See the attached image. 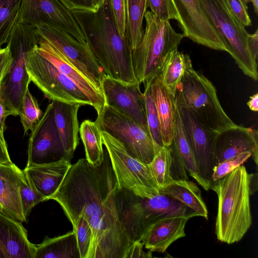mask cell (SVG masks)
<instances>
[{"label":"cell","mask_w":258,"mask_h":258,"mask_svg":"<svg viewBox=\"0 0 258 258\" xmlns=\"http://www.w3.org/2000/svg\"><path fill=\"white\" fill-rule=\"evenodd\" d=\"M117 186L105 147L100 163L93 165L81 158L72 164L61 184L49 199L59 204L71 223L81 217L89 224L93 242L88 258H126L133 243L116 213L115 194Z\"/></svg>","instance_id":"cell-1"},{"label":"cell","mask_w":258,"mask_h":258,"mask_svg":"<svg viewBox=\"0 0 258 258\" xmlns=\"http://www.w3.org/2000/svg\"><path fill=\"white\" fill-rule=\"evenodd\" d=\"M96 59L104 74L128 83L138 82L133 69L132 50L125 37H121L113 16L109 0L95 12L71 10Z\"/></svg>","instance_id":"cell-2"},{"label":"cell","mask_w":258,"mask_h":258,"mask_svg":"<svg viewBox=\"0 0 258 258\" xmlns=\"http://www.w3.org/2000/svg\"><path fill=\"white\" fill-rule=\"evenodd\" d=\"M210 188L218 197L215 234L222 242L239 241L252 224L248 173L240 165L229 173L212 182Z\"/></svg>","instance_id":"cell-3"},{"label":"cell","mask_w":258,"mask_h":258,"mask_svg":"<svg viewBox=\"0 0 258 258\" xmlns=\"http://www.w3.org/2000/svg\"><path fill=\"white\" fill-rule=\"evenodd\" d=\"M115 204L118 219L129 240L140 241L148 228L160 218L195 212L166 195L142 198L124 188L117 187Z\"/></svg>","instance_id":"cell-4"},{"label":"cell","mask_w":258,"mask_h":258,"mask_svg":"<svg viewBox=\"0 0 258 258\" xmlns=\"http://www.w3.org/2000/svg\"><path fill=\"white\" fill-rule=\"evenodd\" d=\"M144 18L145 29L132 56L136 78L145 85L160 74L168 57L177 49L184 35L176 32L169 21L159 19L150 11H146Z\"/></svg>","instance_id":"cell-5"},{"label":"cell","mask_w":258,"mask_h":258,"mask_svg":"<svg viewBox=\"0 0 258 258\" xmlns=\"http://www.w3.org/2000/svg\"><path fill=\"white\" fill-rule=\"evenodd\" d=\"M177 88L186 105L205 127L219 133L236 125L221 105L213 84L194 69L191 59Z\"/></svg>","instance_id":"cell-6"},{"label":"cell","mask_w":258,"mask_h":258,"mask_svg":"<svg viewBox=\"0 0 258 258\" xmlns=\"http://www.w3.org/2000/svg\"><path fill=\"white\" fill-rule=\"evenodd\" d=\"M38 43L35 29L18 22L8 40L13 61L0 90L12 115H18L21 101L31 81L26 69V57Z\"/></svg>","instance_id":"cell-7"},{"label":"cell","mask_w":258,"mask_h":258,"mask_svg":"<svg viewBox=\"0 0 258 258\" xmlns=\"http://www.w3.org/2000/svg\"><path fill=\"white\" fill-rule=\"evenodd\" d=\"M206 15L229 49V53L243 73L257 80V62L247 46L249 33L231 13L223 0H200Z\"/></svg>","instance_id":"cell-8"},{"label":"cell","mask_w":258,"mask_h":258,"mask_svg":"<svg viewBox=\"0 0 258 258\" xmlns=\"http://www.w3.org/2000/svg\"><path fill=\"white\" fill-rule=\"evenodd\" d=\"M100 131L119 141L134 158L150 164L159 149L149 130L106 103L95 121Z\"/></svg>","instance_id":"cell-9"},{"label":"cell","mask_w":258,"mask_h":258,"mask_svg":"<svg viewBox=\"0 0 258 258\" xmlns=\"http://www.w3.org/2000/svg\"><path fill=\"white\" fill-rule=\"evenodd\" d=\"M102 143L107 149L118 182V187L126 189L142 198L159 194V186L150 164L134 158L123 145L105 132L101 131Z\"/></svg>","instance_id":"cell-10"},{"label":"cell","mask_w":258,"mask_h":258,"mask_svg":"<svg viewBox=\"0 0 258 258\" xmlns=\"http://www.w3.org/2000/svg\"><path fill=\"white\" fill-rule=\"evenodd\" d=\"M37 46L26 57V69L31 81L52 100L93 107L85 92L44 57L38 50Z\"/></svg>","instance_id":"cell-11"},{"label":"cell","mask_w":258,"mask_h":258,"mask_svg":"<svg viewBox=\"0 0 258 258\" xmlns=\"http://www.w3.org/2000/svg\"><path fill=\"white\" fill-rule=\"evenodd\" d=\"M35 29L38 38L52 46L69 63L85 76L99 91L103 71L87 43L76 39L65 31L47 26Z\"/></svg>","instance_id":"cell-12"},{"label":"cell","mask_w":258,"mask_h":258,"mask_svg":"<svg viewBox=\"0 0 258 258\" xmlns=\"http://www.w3.org/2000/svg\"><path fill=\"white\" fill-rule=\"evenodd\" d=\"M175 104L183 132L191 148L200 176L210 186L215 167L214 146L218 132L203 125L186 105L177 88Z\"/></svg>","instance_id":"cell-13"},{"label":"cell","mask_w":258,"mask_h":258,"mask_svg":"<svg viewBox=\"0 0 258 258\" xmlns=\"http://www.w3.org/2000/svg\"><path fill=\"white\" fill-rule=\"evenodd\" d=\"M18 22L34 28L42 26L54 27L87 43L71 10L60 0H22Z\"/></svg>","instance_id":"cell-14"},{"label":"cell","mask_w":258,"mask_h":258,"mask_svg":"<svg viewBox=\"0 0 258 258\" xmlns=\"http://www.w3.org/2000/svg\"><path fill=\"white\" fill-rule=\"evenodd\" d=\"M66 158L72 160L64 150L51 103L31 131L26 167L55 162Z\"/></svg>","instance_id":"cell-15"},{"label":"cell","mask_w":258,"mask_h":258,"mask_svg":"<svg viewBox=\"0 0 258 258\" xmlns=\"http://www.w3.org/2000/svg\"><path fill=\"white\" fill-rule=\"evenodd\" d=\"M184 37L208 48L229 52L203 10L200 0H171Z\"/></svg>","instance_id":"cell-16"},{"label":"cell","mask_w":258,"mask_h":258,"mask_svg":"<svg viewBox=\"0 0 258 258\" xmlns=\"http://www.w3.org/2000/svg\"><path fill=\"white\" fill-rule=\"evenodd\" d=\"M140 84L123 82L104 75L101 89L107 105L148 130L145 97Z\"/></svg>","instance_id":"cell-17"},{"label":"cell","mask_w":258,"mask_h":258,"mask_svg":"<svg viewBox=\"0 0 258 258\" xmlns=\"http://www.w3.org/2000/svg\"><path fill=\"white\" fill-rule=\"evenodd\" d=\"M245 152H251V156L257 165V130L236 124L218 133L214 152L215 166Z\"/></svg>","instance_id":"cell-18"},{"label":"cell","mask_w":258,"mask_h":258,"mask_svg":"<svg viewBox=\"0 0 258 258\" xmlns=\"http://www.w3.org/2000/svg\"><path fill=\"white\" fill-rule=\"evenodd\" d=\"M198 216L194 212L160 218L148 228L141 241L146 249L163 253L173 242L186 236L184 228L187 221Z\"/></svg>","instance_id":"cell-19"},{"label":"cell","mask_w":258,"mask_h":258,"mask_svg":"<svg viewBox=\"0 0 258 258\" xmlns=\"http://www.w3.org/2000/svg\"><path fill=\"white\" fill-rule=\"evenodd\" d=\"M35 245L21 222L0 212V258H34Z\"/></svg>","instance_id":"cell-20"},{"label":"cell","mask_w":258,"mask_h":258,"mask_svg":"<svg viewBox=\"0 0 258 258\" xmlns=\"http://www.w3.org/2000/svg\"><path fill=\"white\" fill-rule=\"evenodd\" d=\"M71 160L59 161L29 167L23 172L30 184L46 200L56 191L71 166Z\"/></svg>","instance_id":"cell-21"},{"label":"cell","mask_w":258,"mask_h":258,"mask_svg":"<svg viewBox=\"0 0 258 258\" xmlns=\"http://www.w3.org/2000/svg\"><path fill=\"white\" fill-rule=\"evenodd\" d=\"M38 39L37 48L39 52L60 72L75 82L89 97L97 113L99 112L106 104L103 93L97 90L85 76L67 61L49 44L38 37Z\"/></svg>","instance_id":"cell-22"},{"label":"cell","mask_w":258,"mask_h":258,"mask_svg":"<svg viewBox=\"0 0 258 258\" xmlns=\"http://www.w3.org/2000/svg\"><path fill=\"white\" fill-rule=\"evenodd\" d=\"M24 172L15 164L0 163V204L3 212L15 219L26 222L20 197V184Z\"/></svg>","instance_id":"cell-23"},{"label":"cell","mask_w":258,"mask_h":258,"mask_svg":"<svg viewBox=\"0 0 258 258\" xmlns=\"http://www.w3.org/2000/svg\"><path fill=\"white\" fill-rule=\"evenodd\" d=\"M152 95L158 115L164 146L173 139L176 114L175 96L163 85L159 75L150 83Z\"/></svg>","instance_id":"cell-24"},{"label":"cell","mask_w":258,"mask_h":258,"mask_svg":"<svg viewBox=\"0 0 258 258\" xmlns=\"http://www.w3.org/2000/svg\"><path fill=\"white\" fill-rule=\"evenodd\" d=\"M51 103L55 124L64 150L72 159L79 143L78 112L81 105L56 100H52Z\"/></svg>","instance_id":"cell-25"},{"label":"cell","mask_w":258,"mask_h":258,"mask_svg":"<svg viewBox=\"0 0 258 258\" xmlns=\"http://www.w3.org/2000/svg\"><path fill=\"white\" fill-rule=\"evenodd\" d=\"M159 192L178 201L199 216L208 219L207 206L202 197L201 191L195 182L189 180H173L159 187Z\"/></svg>","instance_id":"cell-26"},{"label":"cell","mask_w":258,"mask_h":258,"mask_svg":"<svg viewBox=\"0 0 258 258\" xmlns=\"http://www.w3.org/2000/svg\"><path fill=\"white\" fill-rule=\"evenodd\" d=\"M34 258H81L75 232L45 238L35 245Z\"/></svg>","instance_id":"cell-27"},{"label":"cell","mask_w":258,"mask_h":258,"mask_svg":"<svg viewBox=\"0 0 258 258\" xmlns=\"http://www.w3.org/2000/svg\"><path fill=\"white\" fill-rule=\"evenodd\" d=\"M169 146L181 157L184 163L186 171L205 190H208L210 186L200 176L198 172L194 154L183 132L177 111L176 114L174 136Z\"/></svg>","instance_id":"cell-28"},{"label":"cell","mask_w":258,"mask_h":258,"mask_svg":"<svg viewBox=\"0 0 258 258\" xmlns=\"http://www.w3.org/2000/svg\"><path fill=\"white\" fill-rule=\"evenodd\" d=\"M79 133L83 143L86 160L96 165L103 159L104 148L101 131L95 121L84 120L81 123Z\"/></svg>","instance_id":"cell-29"},{"label":"cell","mask_w":258,"mask_h":258,"mask_svg":"<svg viewBox=\"0 0 258 258\" xmlns=\"http://www.w3.org/2000/svg\"><path fill=\"white\" fill-rule=\"evenodd\" d=\"M189 60L187 54L176 49L171 53L159 75L163 85L175 96Z\"/></svg>","instance_id":"cell-30"},{"label":"cell","mask_w":258,"mask_h":258,"mask_svg":"<svg viewBox=\"0 0 258 258\" xmlns=\"http://www.w3.org/2000/svg\"><path fill=\"white\" fill-rule=\"evenodd\" d=\"M147 9V0H126L125 36L132 51L138 46L142 37L143 21Z\"/></svg>","instance_id":"cell-31"},{"label":"cell","mask_w":258,"mask_h":258,"mask_svg":"<svg viewBox=\"0 0 258 258\" xmlns=\"http://www.w3.org/2000/svg\"><path fill=\"white\" fill-rule=\"evenodd\" d=\"M22 0H0V48L18 22Z\"/></svg>","instance_id":"cell-32"},{"label":"cell","mask_w":258,"mask_h":258,"mask_svg":"<svg viewBox=\"0 0 258 258\" xmlns=\"http://www.w3.org/2000/svg\"><path fill=\"white\" fill-rule=\"evenodd\" d=\"M24 133L32 131L42 116L38 102L28 88L22 98L18 110Z\"/></svg>","instance_id":"cell-33"},{"label":"cell","mask_w":258,"mask_h":258,"mask_svg":"<svg viewBox=\"0 0 258 258\" xmlns=\"http://www.w3.org/2000/svg\"><path fill=\"white\" fill-rule=\"evenodd\" d=\"M150 83L144 85V92L148 128L155 145L159 149H160L164 145L160 121L151 93Z\"/></svg>","instance_id":"cell-34"},{"label":"cell","mask_w":258,"mask_h":258,"mask_svg":"<svg viewBox=\"0 0 258 258\" xmlns=\"http://www.w3.org/2000/svg\"><path fill=\"white\" fill-rule=\"evenodd\" d=\"M171 156L169 146L162 147L156 154L150 165L159 187L174 179L171 175Z\"/></svg>","instance_id":"cell-35"},{"label":"cell","mask_w":258,"mask_h":258,"mask_svg":"<svg viewBox=\"0 0 258 258\" xmlns=\"http://www.w3.org/2000/svg\"><path fill=\"white\" fill-rule=\"evenodd\" d=\"M73 230L77 237L78 247L81 258H88L92 242L93 233L87 221L80 217L72 223Z\"/></svg>","instance_id":"cell-36"},{"label":"cell","mask_w":258,"mask_h":258,"mask_svg":"<svg viewBox=\"0 0 258 258\" xmlns=\"http://www.w3.org/2000/svg\"><path fill=\"white\" fill-rule=\"evenodd\" d=\"M19 192L23 212L27 219L33 207L46 199L30 184L24 173L21 180Z\"/></svg>","instance_id":"cell-37"},{"label":"cell","mask_w":258,"mask_h":258,"mask_svg":"<svg viewBox=\"0 0 258 258\" xmlns=\"http://www.w3.org/2000/svg\"><path fill=\"white\" fill-rule=\"evenodd\" d=\"M251 156V152H245L216 165L213 170L212 182L223 178L238 166L243 165Z\"/></svg>","instance_id":"cell-38"},{"label":"cell","mask_w":258,"mask_h":258,"mask_svg":"<svg viewBox=\"0 0 258 258\" xmlns=\"http://www.w3.org/2000/svg\"><path fill=\"white\" fill-rule=\"evenodd\" d=\"M147 6L153 14L161 20H177L176 11L171 0H147Z\"/></svg>","instance_id":"cell-39"},{"label":"cell","mask_w":258,"mask_h":258,"mask_svg":"<svg viewBox=\"0 0 258 258\" xmlns=\"http://www.w3.org/2000/svg\"><path fill=\"white\" fill-rule=\"evenodd\" d=\"M112 13L120 35L125 37L127 19L126 0H109Z\"/></svg>","instance_id":"cell-40"},{"label":"cell","mask_w":258,"mask_h":258,"mask_svg":"<svg viewBox=\"0 0 258 258\" xmlns=\"http://www.w3.org/2000/svg\"><path fill=\"white\" fill-rule=\"evenodd\" d=\"M234 16L245 27L251 25L247 5L243 0H223Z\"/></svg>","instance_id":"cell-41"},{"label":"cell","mask_w":258,"mask_h":258,"mask_svg":"<svg viewBox=\"0 0 258 258\" xmlns=\"http://www.w3.org/2000/svg\"><path fill=\"white\" fill-rule=\"evenodd\" d=\"M13 58L9 46L0 48V88L4 79L10 72Z\"/></svg>","instance_id":"cell-42"},{"label":"cell","mask_w":258,"mask_h":258,"mask_svg":"<svg viewBox=\"0 0 258 258\" xmlns=\"http://www.w3.org/2000/svg\"><path fill=\"white\" fill-rule=\"evenodd\" d=\"M144 244L142 241H135L133 242L127 254L126 258H150L152 257V251L149 250L145 252L143 250Z\"/></svg>","instance_id":"cell-43"},{"label":"cell","mask_w":258,"mask_h":258,"mask_svg":"<svg viewBox=\"0 0 258 258\" xmlns=\"http://www.w3.org/2000/svg\"><path fill=\"white\" fill-rule=\"evenodd\" d=\"M70 10H82L95 12L91 0H60Z\"/></svg>","instance_id":"cell-44"},{"label":"cell","mask_w":258,"mask_h":258,"mask_svg":"<svg viewBox=\"0 0 258 258\" xmlns=\"http://www.w3.org/2000/svg\"><path fill=\"white\" fill-rule=\"evenodd\" d=\"M247 46L252 59L257 62L258 56V30L252 34H249L247 38Z\"/></svg>","instance_id":"cell-45"},{"label":"cell","mask_w":258,"mask_h":258,"mask_svg":"<svg viewBox=\"0 0 258 258\" xmlns=\"http://www.w3.org/2000/svg\"><path fill=\"white\" fill-rule=\"evenodd\" d=\"M0 163L4 165H12L11 161L8 152L7 144L5 139L4 134L0 131Z\"/></svg>","instance_id":"cell-46"},{"label":"cell","mask_w":258,"mask_h":258,"mask_svg":"<svg viewBox=\"0 0 258 258\" xmlns=\"http://www.w3.org/2000/svg\"><path fill=\"white\" fill-rule=\"evenodd\" d=\"M11 115V113L8 109L0 90V131L2 133H4L5 130L6 118L8 116Z\"/></svg>","instance_id":"cell-47"},{"label":"cell","mask_w":258,"mask_h":258,"mask_svg":"<svg viewBox=\"0 0 258 258\" xmlns=\"http://www.w3.org/2000/svg\"><path fill=\"white\" fill-rule=\"evenodd\" d=\"M248 186L250 195L253 194L257 189V174L248 173Z\"/></svg>","instance_id":"cell-48"},{"label":"cell","mask_w":258,"mask_h":258,"mask_svg":"<svg viewBox=\"0 0 258 258\" xmlns=\"http://www.w3.org/2000/svg\"><path fill=\"white\" fill-rule=\"evenodd\" d=\"M249 108L254 112L258 110V94L256 93L250 97L249 101L247 103Z\"/></svg>","instance_id":"cell-49"},{"label":"cell","mask_w":258,"mask_h":258,"mask_svg":"<svg viewBox=\"0 0 258 258\" xmlns=\"http://www.w3.org/2000/svg\"><path fill=\"white\" fill-rule=\"evenodd\" d=\"M93 7L97 11L100 7L106 0H91Z\"/></svg>","instance_id":"cell-50"},{"label":"cell","mask_w":258,"mask_h":258,"mask_svg":"<svg viewBox=\"0 0 258 258\" xmlns=\"http://www.w3.org/2000/svg\"><path fill=\"white\" fill-rule=\"evenodd\" d=\"M247 5L248 3L251 2L253 6L254 12L257 14L258 12V0H243Z\"/></svg>","instance_id":"cell-51"},{"label":"cell","mask_w":258,"mask_h":258,"mask_svg":"<svg viewBox=\"0 0 258 258\" xmlns=\"http://www.w3.org/2000/svg\"><path fill=\"white\" fill-rule=\"evenodd\" d=\"M0 212H3V208H2V207L1 204H0Z\"/></svg>","instance_id":"cell-52"}]
</instances>
